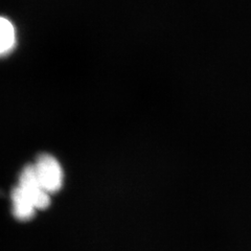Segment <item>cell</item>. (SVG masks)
<instances>
[{"instance_id": "obj_1", "label": "cell", "mask_w": 251, "mask_h": 251, "mask_svg": "<svg viewBox=\"0 0 251 251\" xmlns=\"http://www.w3.org/2000/svg\"><path fill=\"white\" fill-rule=\"evenodd\" d=\"M11 197L14 217L21 221L31 219L36 210L44 209L50 203V195L39 183L33 164L22 170L19 182L13 190Z\"/></svg>"}, {"instance_id": "obj_3", "label": "cell", "mask_w": 251, "mask_h": 251, "mask_svg": "<svg viewBox=\"0 0 251 251\" xmlns=\"http://www.w3.org/2000/svg\"><path fill=\"white\" fill-rule=\"evenodd\" d=\"M16 46V29L13 23L0 17V57L9 54Z\"/></svg>"}, {"instance_id": "obj_2", "label": "cell", "mask_w": 251, "mask_h": 251, "mask_svg": "<svg viewBox=\"0 0 251 251\" xmlns=\"http://www.w3.org/2000/svg\"><path fill=\"white\" fill-rule=\"evenodd\" d=\"M33 168L39 183L47 194L51 195L60 191L64 180V173L60 162L53 156L49 154L39 156Z\"/></svg>"}]
</instances>
